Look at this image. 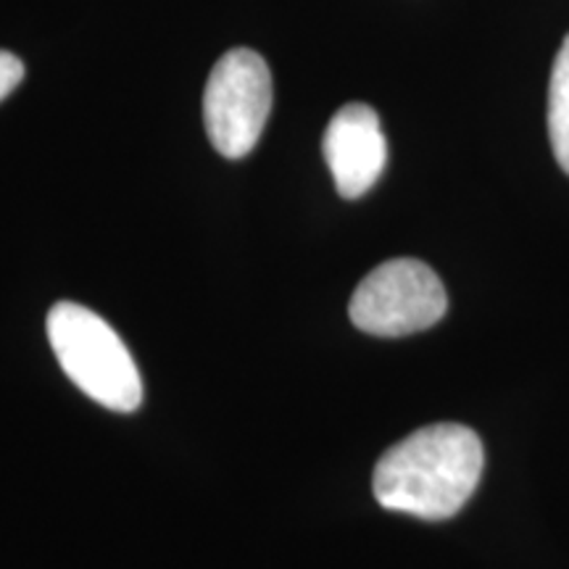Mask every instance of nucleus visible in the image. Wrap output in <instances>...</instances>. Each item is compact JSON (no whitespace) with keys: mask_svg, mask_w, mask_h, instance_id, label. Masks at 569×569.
<instances>
[{"mask_svg":"<svg viewBox=\"0 0 569 569\" xmlns=\"http://www.w3.org/2000/svg\"><path fill=\"white\" fill-rule=\"evenodd\" d=\"M549 138L561 172L569 174V34L561 42L551 69Z\"/></svg>","mask_w":569,"mask_h":569,"instance_id":"nucleus-6","label":"nucleus"},{"mask_svg":"<svg viewBox=\"0 0 569 569\" xmlns=\"http://www.w3.org/2000/svg\"><path fill=\"white\" fill-rule=\"evenodd\" d=\"M322 153L340 196L353 201L369 193L388 163V140L372 106L346 103L327 124Z\"/></svg>","mask_w":569,"mask_h":569,"instance_id":"nucleus-5","label":"nucleus"},{"mask_svg":"<svg viewBox=\"0 0 569 569\" xmlns=\"http://www.w3.org/2000/svg\"><path fill=\"white\" fill-rule=\"evenodd\" d=\"M48 340L71 382L111 411L142 403V380L132 353L113 327L80 303L59 301L48 311Z\"/></svg>","mask_w":569,"mask_h":569,"instance_id":"nucleus-2","label":"nucleus"},{"mask_svg":"<svg viewBox=\"0 0 569 569\" xmlns=\"http://www.w3.org/2000/svg\"><path fill=\"white\" fill-rule=\"evenodd\" d=\"M446 309L443 282L425 261L390 259L359 282L348 317L369 336L407 338L438 325Z\"/></svg>","mask_w":569,"mask_h":569,"instance_id":"nucleus-3","label":"nucleus"},{"mask_svg":"<svg viewBox=\"0 0 569 569\" xmlns=\"http://www.w3.org/2000/svg\"><path fill=\"white\" fill-rule=\"evenodd\" d=\"M21 80H24V63L19 56L0 51V101H6L19 88Z\"/></svg>","mask_w":569,"mask_h":569,"instance_id":"nucleus-7","label":"nucleus"},{"mask_svg":"<svg viewBox=\"0 0 569 569\" xmlns=\"http://www.w3.org/2000/svg\"><path fill=\"white\" fill-rule=\"evenodd\" d=\"M486 451L467 425L419 427L377 461L372 490L380 507L419 519L459 515L482 478Z\"/></svg>","mask_w":569,"mask_h":569,"instance_id":"nucleus-1","label":"nucleus"},{"mask_svg":"<svg viewBox=\"0 0 569 569\" xmlns=\"http://www.w3.org/2000/svg\"><path fill=\"white\" fill-rule=\"evenodd\" d=\"M272 111V74L248 48H234L213 63L203 92V122L211 146L224 159H243L256 148Z\"/></svg>","mask_w":569,"mask_h":569,"instance_id":"nucleus-4","label":"nucleus"}]
</instances>
